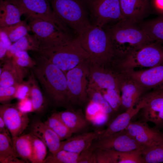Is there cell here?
<instances>
[{
    "instance_id": "1",
    "label": "cell",
    "mask_w": 163,
    "mask_h": 163,
    "mask_svg": "<svg viewBox=\"0 0 163 163\" xmlns=\"http://www.w3.org/2000/svg\"><path fill=\"white\" fill-rule=\"evenodd\" d=\"M31 68L48 101L57 106L69 105L65 73L48 59L37 54Z\"/></svg>"
},
{
    "instance_id": "2",
    "label": "cell",
    "mask_w": 163,
    "mask_h": 163,
    "mask_svg": "<svg viewBox=\"0 0 163 163\" xmlns=\"http://www.w3.org/2000/svg\"><path fill=\"white\" fill-rule=\"evenodd\" d=\"M116 58L121 59L153 41L139 24L123 19L106 30Z\"/></svg>"
},
{
    "instance_id": "3",
    "label": "cell",
    "mask_w": 163,
    "mask_h": 163,
    "mask_svg": "<svg viewBox=\"0 0 163 163\" xmlns=\"http://www.w3.org/2000/svg\"><path fill=\"white\" fill-rule=\"evenodd\" d=\"M77 37L82 47L88 54L91 62L111 66L116 57L106 30L92 24Z\"/></svg>"
},
{
    "instance_id": "4",
    "label": "cell",
    "mask_w": 163,
    "mask_h": 163,
    "mask_svg": "<svg viewBox=\"0 0 163 163\" xmlns=\"http://www.w3.org/2000/svg\"><path fill=\"white\" fill-rule=\"evenodd\" d=\"M36 52L65 73L82 61L89 60L88 54L82 47L77 37L57 46L39 48Z\"/></svg>"
},
{
    "instance_id": "5",
    "label": "cell",
    "mask_w": 163,
    "mask_h": 163,
    "mask_svg": "<svg viewBox=\"0 0 163 163\" xmlns=\"http://www.w3.org/2000/svg\"><path fill=\"white\" fill-rule=\"evenodd\" d=\"M58 18L77 36L91 25L82 0H49Z\"/></svg>"
},
{
    "instance_id": "6",
    "label": "cell",
    "mask_w": 163,
    "mask_h": 163,
    "mask_svg": "<svg viewBox=\"0 0 163 163\" xmlns=\"http://www.w3.org/2000/svg\"><path fill=\"white\" fill-rule=\"evenodd\" d=\"M163 64V47L153 42L121 59H115L111 67L120 72L138 67L151 68Z\"/></svg>"
},
{
    "instance_id": "7",
    "label": "cell",
    "mask_w": 163,
    "mask_h": 163,
    "mask_svg": "<svg viewBox=\"0 0 163 163\" xmlns=\"http://www.w3.org/2000/svg\"><path fill=\"white\" fill-rule=\"evenodd\" d=\"M90 61H82L65 73L69 105L81 106L89 100L87 93Z\"/></svg>"
},
{
    "instance_id": "8",
    "label": "cell",
    "mask_w": 163,
    "mask_h": 163,
    "mask_svg": "<svg viewBox=\"0 0 163 163\" xmlns=\"http://www.w3.org/2000/svg\"><path fill=\"white\" fill-rule=\"evenodd\" d=\"M29 27L35 34L34 36L39 43V49L57 46L74 38L70 34L57 26L40 19H33Z\"/></svg>"
},
{
    "instance_id": "9",
    "label": "cell",
    "mask_w": 163,
    "mask_h": 163,
    "mask_svg": "<svg viewBox=\"0 0 163 163\" xmlns=\"http://www.w3.org/2000/svg\"><path fill=\"white\" fill-rule=\"evenodd\" d=\"M84 3L90 10L93 24L103 28L109 23L123 19L120 0H90Z\"/></svg>"
},
{
    "instance_id": "10",
    "label": "cell",
    "mask_w": 163,
    "mask_h": 163,
    "mask_svg": "<svg viewBox=\"0 0 163 163\" xmlns=\"http://www.w3.org/2000/svg\"><path fill=\"white\" fill-rule=\"evenodd\" d=\"M123 78V73L118 72L111 67L90 62L88 87L120 91Z\"/></svg>"
},
{
    "instance_id": "11",
    "label": "cell",
    "mask_w": 163,
    "mask_h": 163,
    "mask_svg": "<svg viewBox=\"0 0 163 163\" xmlns=\"http://www.w3.org/2000/svg\"><path fill=\"white\" fill-rule=\"evenodd\" d=\"M144 104L140 110L141 121L151 122L155 128H163V89L144 93L140 97Z\"/></svg>"
},
{
    "instance_id": "12",
    "label": "cell",
    "mask_w": 163,
    "mask_h": 163,
    "mask_svg": "<svg viewBox=\"0 0 163 163\" xmlns=\"http://www.w3.org/2000/svg\"><path fill=\"white\" fill-rule=\"evenodd\" d=\"M20 8L24 14L33 19H40L57 26L63 30L66 26L58 18L52 11L48 0H10Z\"/></svg>"
},
{
    "instance_id": "13",
    "label": "cell",
    "mask_w": 163,
    "mask_h": 163,
    "mask_svg": "<svg viewBox=\"0 0 163 163\" xmlns=\"http://www.w3.org/2000/svg\"><path fill=\"white\" fill-rule=\"evenodd\" d=\"M91 145L94 149L119 152L142 150L146 147L136 142L125 129L103 138H97Z\"/></svg>"
},
{
    "instance_id": "14",
    "label": "cell",
    "mask_w": 163,
    "mask_h": 163,
    "mask_svg": "<svg viewBox=\"0 0 163 163\" xmlns=\"http://www.w3.org/2000/svg\"><path fill=\"white\" fill-rule=\"evenodd\" d=\"M147 123L131 121L125 130L136 142L146 147L163 143V133L150 127Z\"/></svg>"
},
{
    "instance_id": "15",
    "label": "cell",
    "mask_w": 163,
    "mask_h": 163,
    "mask_svg": "<svg viewBox=\"0 0 163 163\" xmlns=\"http://www.w3.org/2000/svg\"><path fill=\"white\" fill-rule=\"evenodd\" d=\"M135 80L145 91L163 89V64L142 70H127L120 72Z\"/></svg>"
},
{
    "instance_id": "16",
    "label": "cell",
    "mask_w": 163,
    "mask_h": 163,
    "mask_svg": "<svg viewBox=\"0 0 163 163\" xmlns=\"http://www.w3.org/2000/svg\"><path fill=\"white\" fill-rule=\"evenodd\" d=\"M0 117L4 121L11 138L20 136L29 122L27 113L21 111L17 106L11 104L0 106Z\"/></svg>"
},
{
    "instance_id": "17",
    "label": "cell",
    "mask_w": 163,
    "mask_h": 163,
    "mask_svg": "<svg viewBox=\"0 0 163 163\" xmlns=\"http://www.w3.org/2000/svg\"><path fill=\"white\" fill-rule=\"evenodd\" d=\"M123 19L138 24L149 12V0H120Z\"/></svg>"
},
{
    "instance_id": "18",
    "label": "cell",
    "mask_w": 163,
    "mask_h": 163,
    "mask_svg": "<svg viewBox=\"0 0 163 163\" xmlns=\"http://www.w3.org/2000/svg\"><path fill=\"white\" fill-rule=\"evenodd\" d=\"M122 83L120 91L121 107L125 111L134 106L141 96L146 92L145 90L135 80L126 74Z\"/></svg>"
},
{
    "instance_id": "19",
    "label": "cell",
    "mask_w": 163,
    "mask_h": 163,
    "mask_svg": "<svg viewBox=\"0 0 163 163\" xmlns=\"http://www.w3.org/2000/svg\"><path fill=\"white\" fill-rule=\"evenodd\" d=\"M25 69L17 64L11 58L6 59L0 68V87L15 86L23 82Z\"/></svg>"
},
{
    "instance_id": "20",
    "label": "cell",
    "mask_w": 163,
    "mask_h": 163,
    "mask_svg": "<svg viewBox=\"0 0 163 163\" xmlns=\"http://www.w3.org/2000/svg\"><path fill=\"white\" fill-rule=\"evenodd\" d=\"M136 104L135 108L133 106L125 112L117 116L106 129L100 132L97 138H103L124 130L131 122L132 118L143 107L144 104L143 101L139 98Z\"/></svg>"
},
{
    "instance_id": "21",
    "label": "cell",
    "mask_w": 163,
    "mask_h": 163,
    "mask_svg": "<svg viewBox=\"0 0 163 163\" xmlns=\"http://www.w3.org/2000/svg\"><path fill=\"white\" fill-rule=\"evenodd\" d=\"M100 132L93 131L78 134L61 142L59 151L63 150L80 153L88 147L99 136Z\"/></svg>"
},
{
    "instance_id": "22",
    "label": "cell",
    "mask_w": 163,
    "mask_h": 163,
    "mask_svg": "<svg viewBox=\"0 0 163 163\" xmlns=\"http://www.w3.org/2000/svg\"><path fill=\"white\" fill-rule=\"evenodd\" d=\"M31 132L45 144L51 154H55L58 151L61 140L57 135L44 123L40 121L36 122L32 126Z\"/></svg>"
},
{
    "instance_id": "23",
    "label": "cell",
    "mask_w": 163,
    "mask_h": 163,
    "mask_svg": "<svg viewBox=\"0 0 163 163\" xmlns=\"http://www.w3.org/2000/svg\"><path fill=\"white\" fill-rule=\"evenodd\" d=\"M56 113L73 134L81 132L88 126V120L84 116L81 110H75L69 108Z\"/></svg>"
},
{
    "instance_id": "24",
    "label": "cell",
    "mask_w": 163,
    "mask_h": 163,
    "mask_svg": "<svg viewBox=\"0 0 163 163\" xmlns=\"http://www.w3.org/2000/svg\"><path fill=\"white\" fill-rule=\"evenodd\" d=\"M0 9L1 27L15 25L21 22V16L23 12L10 0H0Z\"/></svg>"
},
{
    "instance_id": "25",
    "label": "cell",
    "mask_w": 163,
    "mask_h": 163,
    "mask_svg": "<svg viewBox=\"0 0 163 163\" xmlns=\"http://www.w3.org/2000/svg\"><path fill=\"white\" fill-rule=\"evenodd\" d=\"M11 135L0 133V163H25L24 160L20 159L13 147Z\"/></svg>"
},
{
    "instance_id": "26",
    "label": "cell",
    "mask_w": 163,
    "mask_h": 163,
    "mask_svg": "<svg viewBox=\"0 0 163 163\" xmlns=\"http://www.w3.org/2000/svg\"><path fill=\"white\" fill-rule=\"evenodd\" d=\"M139 24L153 41L163 44V15Z\"/></svg>"
},
{
    "instance_id": "27",
    "label": "cell",
    "mask_w": 163,
    "mask_h": 163,
    "mask_svg": "<svg viewBox=\"0 0 163 163\" xmlns=\"http://www.w3.org/2000/svg\"><path fill=\"white\" fill-rule=\"evenodd\" d=\"M39 48V43L36 37H31L28 34L12 44L6 56L9 59L17 52L28 50L36 52Z\"/></svg>"
},
{
    "instance_id": "28",
    "label": "cell",
    "mask_w": 163,
    "mask_h": 163,
    "mask_svg": "<svg viewBox=\"0 0 163 163\" xmlns=\"http://www.w3.org/2000/svg\"><path fill=\"white\" fill-rule=\"evenodd\" d=\"M15 151L19 157L26 161L30 160L31 142L30 133L11 138Z\"/></svg>"
},
{
    "instance_id": "29",
    "label": "cell",
    "mask_w": 163,
    "mask_h": 163,
    "mask_svg": "<svg viewBox=\"0 0 163 163\" xmlns=\"http://www.w3.org/2000/svg\"><path fill=\"white\" fill-rule=\"evenodd\" d=\"M44 123L57 135L61 141L70 137L73 134L56 112L52 114Z\"/></svg>"
},
{
    "instance_id": "30",
    "label": "cell",
    "mask_w": 163,
    "mask_h": 163,
    "mask_svg": "<svg viewBox=\"0 0 163 163\" xmlns=\"http://www.w3.org/2000/svg\"><path fill=\"white\" fill-rule=\"evenodd\" d=\"M35 78L33 73L28 79V81L30 84V98L34 111L40 112L44 108V99Z\"/></svg>"
},
{
    "instance_id": "31",
    "label": "cell",
    "mask_w": 163,
    "mask_h": 163,
    "mask_svg": "<svg viewBox=\"0 0 163 163\" xmlns=\"http://www.w3.org/2000/svg\"><path fill=\"white\" fill-rule=\"evenodd\" d=\"M31 152L30 161L33 163H43L47 154L46 146L38 138L30 133Z\"/></svg>"
},
{
    "instance_id": "32",
    "label": "cell",
    "mask_w": 163,
    "mask_h": 163,
    "mask_svg": "<svg viewBox=\"0 0 163 163\" xmlns=\"http://www.w3.org/2000/svg\"><path fill=\"white\" fill-rule=\"evenodd\" d=\"M80 154L60 150L46 158L43 163H78Z\"/></svg>"
},
{
    "instance_id": "33",
    "label": "cell",
    "mask_w": 163,
    "mask_h": 163,
    "mask_svg": "<svg viewBox=\"0 0 163 163\" xmlns=\"http://www.w3.org/2000/svg\"><path fill=\"white\" fill-rule=\"evenodd\" d=\"M144 163H163V143L142 150Z\"/></svg>"
},
{
    "instance_id": "34",
    "label": "cell",
    "mask_w": 163,
    "mask_h": 163,
    "mask_svg": "<svg viewBox=\"0 0 163 163\" xmlns=\"http://www.w3.org/2000/svg\"><path fill=\"white\" fill-rule=\"evenodd\" d=\"M93 88L101 93L114 112L119 110L121 105L120 90L113 89Z\"/></svg>"
},
{
    "instance_id": "35",
    "label": "cell",
    "mask_w": 163,
    "mask_h": 163,
    "mask_svg": "<svg viewBox=\"0 0 163 163\" xmlns=\"http://www.w3.org/2000/svg\"><path fill=\"white\" fill-rule=\"evenodd\" d=\"M28 28L23 22L8 26L1 27L5 32L12 42H15L28 34Z\"/></svg>"
},
{
    "instance_id": "36",
    "label": "cell",
    "mask_w": 163,
    "mask_h": 163,
    "mask_svg": "<svg viewBox=\"0 0 163 163\" xmlns=\"http://www.w3.org/2000/svg\"><path fill=\"white\" fill-rule=\"evenodd\" d=\"M87 93L89 101L97 104L103 112L110 115L114 111L102 95L94 89L88 87Z\"/></svg>"
},
{
    "instance_id": "37",
    "label": "cell",
    "mask_w": 163,
    "mask_h": 163,
    "mask_svg": "<svg viewBox=\"0 0 163 163\" xmlns=\"http://www.w3.org/2000/svg\"><path fill=\"white\" fill-rule=\"evenodd\" d=\"M117 152L118 163H144L142 150Z\"/></svg>"
},
{
    "instance_id": "38",
    "label": "cell",
    "mask_w": 163,
    "mask_h": 163,
    "mask_svg": "<svg viewBox=\"0 0 163 163\" xmlns=\"http://www.w3.org/2000/svg\"><path fill=\"white\" fill-rule=\"evenodd\" d=\"M94 149L97 163H117L116 151L99 148Z\"/></svg>"
},
{
    "instance_id": "39",
    "label": "cell",
    "mask_w": 163,
    "mask_h": 163,
    "mask_svg": "<svg viewBox=\"0 0 163 163\" xmlns=\"http://www.w3.org/2000/svg\"><path fill=\"white\" fill-rule=\"evenodd\" d=\"M11 58L17 64L24 68H32L35 64L34 59L30 57L27 51L17 52Z\"/></svg>"
},
{
    "instance_id": "40",
    "label": "cell",
    "mask_w": 163,
    "mask_h": 163,
    "mask_svg": "<svg viewBox=\"0 0 163 163\" xmlns=\"http://www.w3.org/2000/svg\"><path fill=\"white\" fill-rule=\"evenodd\" d=\"M78 163H97L94 149L91 145L80 154Z\"/></svg>"
},
{
    "instance_id": "41",
    "label": "cell",
    "mask_w": 163,
    "mask_h": 163,
    "mask_svg": "<svg viewBox=\"0 0 163 163\" xmlns=\"http://www.w3.org/2000/svg\"><path fill=\"white\" fill-rule=\"evenodd\" d=\"M18 85L7 87H0V102H5L14 98Z\"/></svg>"
},
{
    "instance_id": "42",
    "label": "cell",
    "mask_w": 163,
    "mask_h": 163,
    "mask_svg": "<svg viewBox=\"0 0 163 163\" xmlns=\"http://www.w3.org/2000/svg\"><path fill=\"white\" fill-rule=\"evenodd\" d=\"M30 84L28 81L23 82L19 84L17 87L14 98L19 100L30 97Z\"/></svg>"
},
{
    "instance_id": "43",
    "label": "cell",
    "mask_w": 163,
    "mask_h": 163,
    "mask_svg": "<svg viewBox=\"0 0 163 163\" xmlns=\"http://www.w3.org/2000/svg\"><path fill=\"white\" fill-rule=\"evenodd\" d=\"M101 110L97 104L89 101L86 109L85 117L88 121L91 122Z\"/></svg>"
},
{
    "instance_id": "44",
    "label": "cell",
    "mask_w": 163,
    "mask_h": 163,
    "mask_svg": "<svg viewBox=\"0 0 163 163\" xmlns=\"http://www.w3.org/2000/svg\"><path fill=\"white\" fill-rule=\"evenodd\" d=\"M17 106L20 111L24 113L34 111L32 103L29 97L20 100Z\"/></svg>"
},
{
    "instance_id": "45",
    "label": "cell",
    "mask_w": 163,
    "mask_h": 163,
    "mask_svg": "<svg viewBox=\"0 0 163 163\" xmlns=\"http://www.w3.org/2000/svg\"><path fill=\"white\" fill-rule=\"evenodd\" d=\"M109 115L101 110L91 122L95 125L101 126L107 121Z\"/></svg>"
},
{
    "instance_id": "46",
    "label": "cell",
    "mask_w": 163,
    "mask_h": 163,
    "mask_svg": "<svg viewBox=\"0 0 163 163\" xmlns=\"http://www.w3.org/2000/svg\"><path fill=\"white\" fill-rule=\"evenodd\" d=\"M0 39L1 41L6 46L7 51L10 48L12 45L11 42L9 39L7 34L4 31L0 30Z\"/></svg>"
},
{
    "instance_id": "47",
    "label": "cell",
    "mask_w": 163,
    "mask_h": 163,
    "mask_svg": "<svg viewBox=\"0 0 163 163\" xmlns=\"http://www.w3.org/2000/svg\"><path fill=\"white\" fill-rule=\"evenodd\" d=\"M154 5L157 13L163 15V0H154Z\"/></svg>"
},
{
    "instance_id": "48",
    "label": "cell",
    "mask_w": 163,
    "mask_h": 163,
    "mask_svg": "<svg viewBox=\"0 0 163 163\" xmlns=\"http://www.w3.org/2000/svg\"><path fill=\"white\" fill-rule=\"evenodd\" d=\"M7 49L6 46L2 41L0 40V59L1 60L4 59L6 56Z\"/></svg>"
},
{
    "instance_id": "49",
    "label": "cell",
    "mask_w": 163,
    "mask_h": 163,
    "mask_svg": "<svg viewBox=\"0 0 163 163\" xmlns=\"http://www.w3.org/2000/svg\"><path fill=\"white\" fill-rule=\"evenodd\" d=\"M0 133H5L11 135L4 121L0 117Z\"/></svg>"
},
{
    "instance_id": "50",
    "label": "cell",
    "mask_w": 163,
    "mask_h": 163,
    "mask_svg": "<svg viewBox=\"0 0 163 163\" xmlns=\"http://www.w3.org/2000/svg\"><path fill=\"white\" fill-rule=\"evenodd\" d=\"M83 2L84 3H85V2L89 1V0H82Z\"/></svg>"
}]
</instances>
